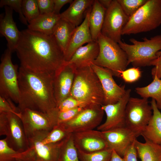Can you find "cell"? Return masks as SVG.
Here are the masks:
<instances>
[{
    "instance_id": "cell-1",
    "label": "cell",
    "mask_w": 161,
    "mask_h": 161,
    "mask_svg": "<svg viewBox=\"0 0 161 161\" xmlns=\"http://www.w3.org/2000/svg\"><path fill=\"white\" fill-rule=\"evenodd\" d=\"M15 51L20 66L34 72L54 75L66 62L64 53L52 35L28 29L21 31Z\"/></svg>"
},
{
    "instance_id": "cell-2",
    "label": "cell",
    "mask_w": 161,
    "mask_h": 161,
    "mask_svg": "<svg viewBox=\"0 0 161 161\" xmlns=\"http://www.w3.org/2000/svg\"><path fill=\"white\" fill-rule=\"evenodd\" d=\"M54 75L34 72L20 66L18 72L20 98L18 104L20 111L29 109L47 114L57 107Z\"/></svg>"
},
{
    "instance_id": "cell-3",
    "label": "cell",
    "mask_w": 161,
    "mask_h": 161,
    "mask_svg": "<svg viewBox=\"0 0 161 161\" xmlns=\"http://www.w3.org/2000/svg\"><path fill=\"white\" fill-rule=\"evenodd\" d=\"M70 95L85 106L93 104L103 105L102 86L91 65L75 69Z\"/></svg>"
},
{
    "instance_id": "cell-4",
    "label": "cell",
    "mask_w": 161,
    "mask_h": 161,
    "mask_svg": "<svg viewBox=\"0 0 161 161\" xmlns=\"http://www.w3.org/2000/svg\"><path fill=\"white\" fill-rule=\"evenodd\" d=\"M140 41L132 38V44H127L121 40L118 44L126 52L128 63L135 67L150 66L151 63L159 55L161 51V34L148 39L146 37Z\"/></svg>"
},
{
    "instance_id": "cell-5",
    "label": "cell",
    "mask_w": 161,
    "mask_h": 161,
    "mask_svg": "<svg viewBox=\"0 0 161 161\" xmlns=\"http://www.w3.org/2000/svg\"><path fill=\"white\" fill-rule=\"evenodd\" d=\"M161 24V0H147L124 27L122 35L148 32Z\"/></svg>"
},
{
    "instance_id": "cell-6",
    "label": "cell",
    "mask_w": 161,
    "mask_h": 161,
    "mask_svg": "<svg viewBox=\"0 0 161 161\" xmlns=\"http://www.w3.org/2000/svg\"><path fill=\"white\" fill-rule=\"evenodd\" d=\"M98 55L93 63L109 70L113 75L120 77V73L129 65L127 55L118 43L101 33L97 40Z\"/></svg>"
},
{
    "instance_id": "cell-7",
    "label": "cell",
    "mask_w": 161,
    "mask_h": 161,
    "mask_svg": "<svg viewBox=\"0 0 161 161\" xmlns=\"http://www.w3.org/2000/svg\"><path fill=\"white\" fill-rule=\"evenodd\" d=\"M0 135H5L7 142L11 148L21 153L29 147L20 117L11 113H0Z\"/></svg>"
},
{
    "instance_id": "cell-8",
    "label": "cell",
    "mask_w": 161,
    "mask_h": 161,
    "mask_svg": "<svg viewBox=\"0 0 161 161\" xmlns=\"http://www.w3.org/2000/svg\"><path fill=\"white\" fill-rule=\"evenodd\" d=\"M12 52L7 48L3 54L0 65V96L18 104L20 93L18 66L13 64Z\"/></svg>"
},
{
    "instance_id": "cell-9",
    "label": "cell",
    "mask_w": 161,
    "mask_h": 161,
    "mask_svg": "<svg viewBox=\"0 0 161 161\" xmlns=\"http://www.w3.org/2000/svg\"><path fill=\"white\" fill-rule=\"evenodd\" d=\"M152 115L148 99L130 97L126 108L125 127L140 136Z\"/></svg>"
},
{
    "instance_id": "cell-10",
    "label": "cell",
    "mask_w": 161,
    "mask_h": 161,
    "mask_svg": "<svg viewBox=\"0 0 161 161\" xmlns=\"http://www.w3.org/2000/svg\"><path fill=\"white\" fill-rule=\"evenodd\" d=\"M104 113L101 105L90 104L71 120L60 124L69 133L93 130L100 125Z\"/></svg>"
},
{
    "instance_id": "cell-11",
    "label": "cell",
    "mask_w": 161,
    "mask_h": 161,
    "mask_svg": "<svg viewBox=\"0 0 161 161\" xmlns=\"http://www.w3.org/2000/svg\"><path fill=\"white\" fill-rule=\"evenodd\" d=\"M20 112V118L28 140L45 138L53 128L47 114L29 109Z\"/></svg>"
},
{
    "instance_id": "cell-12",
    "label": "cell",
    "mask_w": 161,
    "mask_h": 161,
    "mask_svg": "<svg viewBox=\"0 0 161 161\" xmlns=\"http://www.w3.org/2000/svg\"><path fill=\"white\" fill-rule=\"evenodd\" d=\"M44 138L28 140L29 147L25 151L19 153L16 161H57L63 140L54 144H44Z\"/></svg>"
},
{
    "instance_id": "cell-13",
    "label": "cell",
    "mask_w": 161,
    "mask_h": 161,
    "mask_svg": "<svg viewBox=\"0 0 161 161\" xmlns=\"http://www.w3.org/2000/svg\"><path fill=\"white\" fill-rule=\"evenodd\" d=\"M129 19L117 0H113L106 9L101 33L118 43L123 30Z\"/></svg>"
},
{
    "instance_id": "cell-14",
    "label": "cell",
    "mask_w": 161,
    "mask_h": 161,
    "mask_svg": "<svg viewBox=\"0 0 161 161\" xmlns=\"http://www.w3.org/2000/svg\"><path fill=\"white\" fill-rule=\"evenodd\" d=\"M91 66L97 76L103 89L104 98L103 105L113 104L118 102L124 95L125 86H118L109 69L92 63Z\"/></svg>"
},
{
    "instance_id": "cell-15",
    "label": "cell",
    "mask_w": 161,
    "mask_h": 161,
    "mask_svg": "<svg viewBox=\"0 0 161 161\" xmlns=\"http://www.w3.org/2000/svg\"><path fill=\"white\" fill-rule=\"evenodd\" d=\"M131 90H126L123 97L116 103L102 105V107L106 115L105 122L99 125L97 130L105 131L125 127V111L126 105L130 97Z\"/></svg>"
},
{
    "instance_id": "cell-16",
    "label": "cell",
    "mask_w": 161,
    "mask_h": 161,
    "mask_svg": "<svg viewBox=\"0 0 161 161\" xmlns=\"http://www.w3.org/2000/svg\"><path fill=\"white\" fill-rule=\"evenodd\" d=\"M73 136L78 150L90 153L109 149L102 131L90 130L73 133Z\"/></svg>"
},
{
    "instance_id": "cell-17",
    "label": "cell",
    "mask_w": 161,
    "mask_h": 161,
    "mask_svg": "<svg viewBox=\"0 0 161 161\" xmlns=\"http://www.w3.org/2000/svg\"><path fill=\"white\" fill-rule=\"evenodd\" d=\"M102 131L107 143L108 148L114 151L123 157L128 148L139 137L126 127Z\"/></svg>"
},
{
    "instance_id": "cell-18",
    "label": "cell",
    "mask_w": 161,
    "mask_h": 161,
    "mask_svg": "<svg viewBox=\"0 0 161 161\" xmlns=\"http://www.w3.org/2000/svg\"><path fill=\"white\" fill-rule=\"evenodd\" d=\"M75 70V68L72 65L66 62L54 74L53 86L57 106L70 95Z\"/></svg>"
},
{
    "instance_id": "cell-19",
    "label": "cell",
    "mask_w": 161,
    "mask_h": 161,
    "mask_svg": "<svg viewBox=\"0 0 161 161\" xmlns=\"http://www.w3.org/2000/svg\"><path fill=\"white\" fill-rule=\"evenodd\" d=\"M92 8L87 10L83 22L76 27L73 32L65 54L66 62L70 60L78 48L84 44L93 41L90 31L89 20Z\"/></svg>"
},
{
    "instance_id": "cell-20",
    "label": "cell",
    "mask_w": 161,
    "mask_h": 161,
    "mask_svg": "<svg viewBox=\"0 0 161 161\" xmlns=\"http://www.w3.org/2000/svg\"><path fill=\"white\" fill-rule=\"evenodd\" d=\"M5 9L4 15L0 18V32L7 41V49L12 52L15 51L19 42L21 31L13 20L12 9L6 6Z\"/></svg>"
},
{
    "instance_id": "cell-21",
    "label": "cell",
    "mask_w": 161,
    "mask_h": 161,
    "mask_svg": "<svg viewBox=\"0 0 161 161\" xmlns=\"http://www.w3.org/2000/svg\"><path fill=\"white\" fill-rule=\"evenodd\" d=\"M99 51L97 42L93 41L78 48L66 63L72 65L75 69L91 65L97 57Z\"/></svg>"
},
{
    "instance_id": "cell-22",
    "label": "cell",
    "mask_w": 161,
    "mask_h": 161,
    "mask_svg": "<svg viewBox=\"0 0 161 161\" xmlns=\"http://www.w3.org/2000/svg\"><path fill=\"white\" fill-rule=\"evenodd\" d=\"M95 0H75L70 4L69 7L60 13L61 18L69 22L75 27L80 25L85 13L91 8Z\"/></svg>"
},
{
    "instance_id": "cell-23",
    "label": "cell",
    "mask_w": 161,
    "mask_h": 161,
    "mask_svg": "<svg viewBox=\"0 0 161 161\" xmlns=\"http://www.w3.org/2000/svg\"><path fill=\"white\" fill-rule=\"evenodd\" d=\"M151 105L152 116L141 136L152 142L161 144V112L153 99Z\"/></svg>"
},
{
    "instance_id": "cell-24",
    "label": "cell",
    "mask_w": 161,
    "mask_h": 161,
    "mask_svg": "<svg viewBox=\"0 0 161 161\" xmlns=\"http://www.w3.org/2000/svg\"><path fill=\"white\" fill-rule=\"evenodd\" d=\"M76 27L69 22L61 18L54 28L52 35L64 55L72 35Z\"/></svg>"
},
{
    "instance_id": "cell-25",
    "label": "cell",
    "mask_w": 161,
    "mask_h": 161,
    "mask_svg": "<svg viewBox=\"0 0 161 161\" xmlns=\"http://www.w3.org/2000/svg\"><path fill=\"white\" fill-rule=\"evenodd\" d=\"M60 14L54 13L40 15L27 25L29 29L48 35H52L55 26L61 19Z\"/></svg>"
},
{
    "instance_id": "cell-26",
    "label": "cell",
    "mask_w": 161,
    "mask_h": 161,
    "mask_svg": "<svg viewBox=\"0 0 161 161\" xmlns=\"http://www.w3.org/2000/svg\"><path fill=\"white\" fill-rule=\"evenodd\" d=\"M144 139V143L137 139L134 142L137 156L141 161H161V144Z\"/></svg>"
},
{
    "instance_id": "cell-27",
    "label": "cell",
    "mask_w": 161,
    "mask_h": 161,
    "mask_svg": "<svg viewBox=\"0 0 161 161\" xmlns=\"http://www.w3.org/2000/svg\"><path fill=\"white\" fill-rule=\"evenodd\" d=\"M106 9L95 0L89 16V26L93 41H97L101 33Z\"/></svg>"
},
{
    "instance_id": "cell-28",
    "label": "cell",
    "mask_w": 161,
    "mask_h": 161,
    "mask_svg": "<svg viewBox=\"0 0 161 161\" xmlns=\"http://www.w3.org/2000/svg\"><path fill=\"white\" fill-rule=\"evenodd\" d=\"M147 86L135 89L136 93L142 98L151 97L156 101L158 108L161 109V79L156 76Z\"/></svg>"
},
{
    "instance_id": "cell-29",
    "label": "cell",
    "mask_w": 161,
    "mask_h": 161,
    "mask_svg": "<svg viewBox=\"0 0 161 161\" xmlns=\"http://www.w3.org/2000/svg\"><path fill=\"white\" fill-rule=\"evenodd\" d=\"M57 161H80L74 144L73 133H70L63 140Z\"/></svg>"
},
{
    "instance_id": "cell-30",
    "label": "cell",
    "mask_w": 161,
    "mask_h": 161,
    "mask_svg": "<svg viewBox=\"0 0 161 161\" xmlns=\"http://www.w3.org/2000/svg\"><path fill=\"white\" fill-rule=\"evenodd\" d=\"M83 108L79 107L66 111H60L56 107L47 114L53 127L71 120L77 115Z\"/></svg>"
},
{
    "instance_id": "cell-31",
    "label": "cell",
    "mask_w": 161,
    "mask_h": 161,
    "mask_svg": "<svg viewBox=\"0 0 161 161\" xmlns=\"http://www.w3.org/2000/svg\"><path fill=\"white\" fill-rule=\"evenodd\" d=\"M78 151L80 161H110L112 150L109 149L90 153Z\"/></svg>"
},
{
    "instance_id": "cell-32",
    "label": "cell",
    "mask_w": 161,
    "mask_h": 161,
    "mask_svg": "<svg viewBox=\"0 0 161 161\" xmlns=\"http://www.w3.org/2000/svg\"><path fill=\"white\" fill-rule=\"evenodd\" d=\"M69 134L59 124L53 127L42 141L45 144L57 143L63 140Z\"/></svg>"
},
{
    "instance_id": "cell-33",
    "label": "cell",
    "mask_w": 161,
    "mask_h": 161,
    "mask_svg": "<svg viewBox=\"0 0 161 161\" xmlns=\"http://www.w3.org/2000/svg\"><path fill=\"white\" fill-rule=\"evenodd\" d=\"M22 7L28 24L40 15L37 0H23Z\"/></svg>"
},
{
    "instance_id": "cell-34",
    "label": "cell",
    "mask_w": 161,
    "mask_h": 161,
    "mask_svg": "<svg viewBox=\"0 0 161 161\" xmlns=\"http://www.w3.org/2000/svg\"><path fill=\"white\" fill-rule=\"evenodd\" d=\"M125 13L129 17L134 14L147 0H117Z\"/></svg>"
},
{
    "instance_id": "cell-35",
    "label": "cell",
    "mask_w": 161,
    "mask_h": 161,
    "mask_svg": "<svg viewBox=\"0 0 161 161\" xmlns=\"http://www.w3.org/2000/svg\"><path fill=\"white\" fill-rule=\"evenodd\" d=\"M19 153L9 146L5 138L0 140V161H16Z\"/></svg>"
},
{
    "instance_id": "cell-36",
    "label": "cell",
    "mask_w": 161,
    "mask_h": 161,
    "mask_svg": "<svg viewBox=\"0 0 161 161\" xmlns=\"http://www.w3.org/2000/svg\"><path fill=\"white\" fill-rule=\"evenodd\" d=\"M22 0H1L0 7L8 6L14 10L19 14L21 22L26 25H28V22L23 13L22 10Z\"/></svg>"
},
{
    "instance_id": "cell-37",
    "label": "cell",
    "mask_w": 161,
    "mask_h": 161,
    "mask_svg": "<svg viewBox=\"0 0 161 161\" xmlns=\"http://www.w3.org/2000/svg\"><path fill=\"white\" fill-rule=\"evenodd\" d=\"M85 106L83 103L70 95L61 101L57 108L60 111H64L79 107L83 108Z\"/></svg>"
},
{
    "instance_id": "cell-38",
    "label": "cell",
    "mask_w": 161,
    "mask_h": 161,
    "mask_svg": "<svg viewBox=\"0 0 161 161\" xmlns=\"http://www.w3.org/2000/svg\"><path fill=\"white\" fill-rule=\"evenodd\" d=\"M141 72L138 67L125 69L121 72L120 77L126 82L132 83L138 80L141 76Z\"/></svg>"
},
{
    "instance_id": "cell-39",
    "label": "cell",
    "mask_w": 161,
    "mask_h": 161,
    "mask_svg": "<svg viewBox=\"0 0 161 161\" xmlns=\"http://www.w3.org/2000/svg\"><path fill=\"white\" fill-rule=\"evenodd\" d=\"M13 113L20 117L21 114L20 110L16 107L11 100L0 96V113Z\"/></svg>"
},
{
    "instance_id": "cell-40",
    "label": "cell",
    "mask_w": 161,
    "mask_h": 161,
    "mask_svg": "<svg viewBox=\"0 0 161 161\" xmlns=\"http://www.w3.org/2000/svg\"><path fill=\"white\" fill-rule=\"evenodd\" d=\"M40 15L53 13L54 0H37Z\"/></svg>"
},
{
    "instance_id": "cell-41",
    "label": "cell",
    "mask_w": 161,
    "mask_h": 161,
    "mask_svg": "<svg viewBox=\"0 0 161 161\" xmlns=\"http://www.w3.org/2000/svg\"><path fill=\"white\" fill-rule=\"evenodd\" d=\"M150 66L154 67L152 69L151 73L153 78L154 76L161 78V51L159 56L151 63Z\"/></svg>"
},
{
    "instance_id": "cell-42",
    "label": "cell",
    "mask_w": 161,
    "mask_h": 161,
    "mask_svg": "<svg viewBox=\"0 0 161 161\" xmlns=\"http://www.w3.org/2000/svg\"><path fill=\"white\" fill-rule=\"evenodd\" d=\"M137 152L134 142L126 151L123 158L125 161H137Z\"/></svg>"
},
{
    "instance_id": "cell-43",
    "label": "cell",
    "mask_w": 161,
    "mask_h": 161,
    "mask_svg": "<svg viewBox=\"0 0 161 161\" xmlns=\"http://www.w3.org/2000/svg\"><path fill=\"white\" fill-rule=\"evenodd\" d=\"M73 1L72 0H54L53 13L56 14H60V11L62 7L67 3L71 4Z\"/></svg>"
},
{
    "instance_id": "cell-44",
    "label": "cell",
    "mask_w": 161,
    "mask_h": 161,
    "mask_svg": "<svg viewBox=\"0 0 161 161\" xmlns=\"http://www.w3.org/2000/svg\"><path fill=\"white\" fill-rule=\"evenodd\" d=\"M110 161H125L123 157L118 154L114 151L112 150Z\"/></svg>"
},
{
    "instance_id": "cell-45",
    "label": "cell",
    "mask_w": 161,
    "mask_h": 161,
    "mask_svg": "<svg viewBox=\"0 0 161 161\" xmlns=\"http://www.w3.org/2000/svg\"><path fill=\"white\" fill-rule=\"evenodd\" d=\"M100 4L105 8L107 9L111 5L112 0H98Z\"/></svg>"
}]
</instances>
